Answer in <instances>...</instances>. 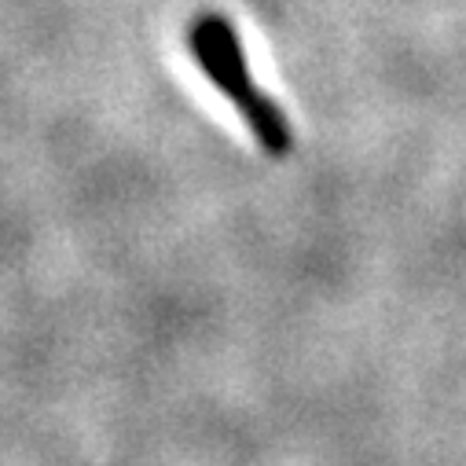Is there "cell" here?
Wrapping results in <instances>:
<instances>
[{"label":"cell","instance_id":"6da1fadb","mask_svg":"<svg viewBox=\"0 0 466 466\" xmlns=\"http://www.w3.org/2000/svg\"><path fill=\"white\" fill-rule=\"evenodd\" d=\"M191 52H195L198 66L206 70V77L243 110V118H247L250 133L258 137V144L276 158L290 155V147H294L290 126L279 114V106L254 88V81L247 74V56H243L236 34H231V26L217 15L198 19L191 30Z\"/></svg>","mask_w":466,"mask_h":466}]
</instances>
